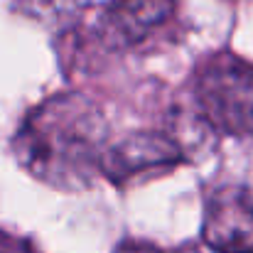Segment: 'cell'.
<instances>
[{"label":"cell","instance_id":"6da1fadb","mask_svg":"<svg viewBox=\"0 0 253 253\" xmlns=\"http://www.w3.org/2000/svg\"><path fill=\"white\" fill-rule=\"evenodd\" d=\"M108 143V123L96 101L82 93H54L25 116L12 150L40 182L77 192L103 174Z\"/></svg>","mask_w":253,"mask_h":253},{"label":"cell","instance_id":"7a4b0ae2","mask_svg":"<svg viewBox=\"0 0 253 253\" xmlns=\"http://www.w3.org/2000/svg\"><path fill=\"white\" fill-rule=\"evenodd\" d=\"M199 118L224 135H253V64L221 52L199 64L194 74Z\"/></svg>","mask_w":253,"mask_h":253},{"label":"cell","instance_id":"3957f363","mask_svg":"<svg viewBox=\"0 0 253 253\" xmlns=\"http://www.w3.org/2000/svg\"><path fill=\"white\" fill-rule=\"evenodd\" d=\"M202 236L216 253H253V202L239 187H219L204 207Z\"/></svg>","mask_w":253,"mask_h":253},{"label":"cell","instance_id":"277c9868","mask_svg":"<svg viewBox=\"0 0 253 253\" xmlns=\"http://www.w3.org/2000/svg\"><path fill=\"white\" fill-rule=\"evenodd\" d=\"M182 160V148L163 133H130L111 140L103 155V174L113 182L138 177L143 172L174 168Z\"/></svg>","mask_w":253,"mask_h":253},{"label":"cell","instance_id":"5b68a950","mask_svg":"<svg viewBox=\"0 0 253 253\" xmlns=\"http://www.w3.org/2000/svg\"><path fill=\"white\" fill-rule=\"evenodd\" d=\"M179 0H111L101 17V32L113 44H140L168 27Z\"/></svg>","mask_w":253,"mask_h":253},{"label":"cell","instance_id":"8992f818","mask_svg":"<svg viewBox=\"0 0 253 253\" xmlns=\"http://www.w3.org/2000/svg\"><path fill=\"white\" fill-rule=\"evenodd\" d=\"M22 10L40 20H62L72 12L74 0H20Z\"/></svg>","mask_w":253,"mask_h":253},{"label":"cell","instance_id":"52a82bcc","mask_svg":"<svg viewBox=\"0 0 253 253\" xmlns=\"http://www.w3.org/2000/svg\"><path fill=\"white\" fill-rule=\"evenodd\" d=\"M113 253H168V251L160 249L153 241H145V239H126V241H121L116 246Z\"/></svg>","mask_w":253,"mask_h":253},{"label":"cell","instance_id":"ba28073f","mask_svg":"<svg viewBox=\"0 0 253 253\" xmlns=\"http://www.w3.org/2000/svg\"><path fill=\"white\" fill-rule=\"evenodd\" d=\"M0 253H35V249L17 236L0 234Z\"/></svg>","mask_w":253,"mask_h":253}]
</instances>
